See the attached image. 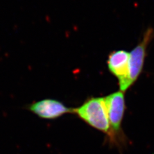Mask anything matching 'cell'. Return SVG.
<instances>
[{
	"mask_svg": "<svg viewBox=\"0 0 154 154\" xmlns=\"http://www.w3.org/2000/svg\"><path fill=\"white\" fill-rule=\"evenodd\" d=\"M74 113L91 127L107 134L112 140L114 139L105 97H93L88 99L80 107L74 109Z\"/></svg>",
	"mask_w": 154,
	"mask_h": 154,
	"instance_id": "6da1fadb",
	"label": "cell"
},
{
	"mask_svg": "<svg viewBox=\"0 0 154 154\" xmlns=\"http://www.w3.org/2000/svg\"><path fill=\"white\" fill-rule=\"evenodd\" d=\"M29 109L39 118L54 119L67 113H74V109L67 107L63 103L56 100L45 99L32 103Z\"/></svg>",
	"mask_w": 154,
	"mask_h": 154,
	"instance_id": "5b68a950",
	"label": "cell"
},
{
	"mask_svg": "<svg viewBox=\"0 0 154 154\" xmlns=\"http://www.w3.org/2000/svg\"><path fill=\"white\" fill-rule=\"evenodd\" d=\"M130 53L125 50H116L108 57L107 66L109 71L118 80L120 91L125 93L131 87L129 82Z\"/></svg>",
	"mask_w": 154,
	"mask_h": 154,
	"instance_id": "7a4b0ae2",
	"label": "cell"
},
{
	"mask_svg": "<svg viewBox=\"0 0 154 154\" xmlns=\"http://www.w3.org/2000/svg\"><path fill=\"white\" fill-rule=\"evenodd\" d=\"M109 122L114 136L122 131V123L125 110L124 93L119 91L105 97Z\"/></svg>",
	"mask_w": 154,
	"mask_h": 154,
	"instance_id": "277c9868",
	"label": "cell"
},
{
	"mask_svg": "<svg viewBox=\"0 0 154 154\" xmlns=\"http://www.w3.org/2000/svg\"><path fill=\"white\" fill-rule=\"evenodd\" d=\"M154 37V30L149 28L144 32L141 41L130 52L129 82L131 86L141 75L146 55L148 45Z\"/></svg>",
	"mask_w": 154,
	"mask_h": 154,
	"instance_id": "3957f363",
	"label": "cell"
}]
</instances>
